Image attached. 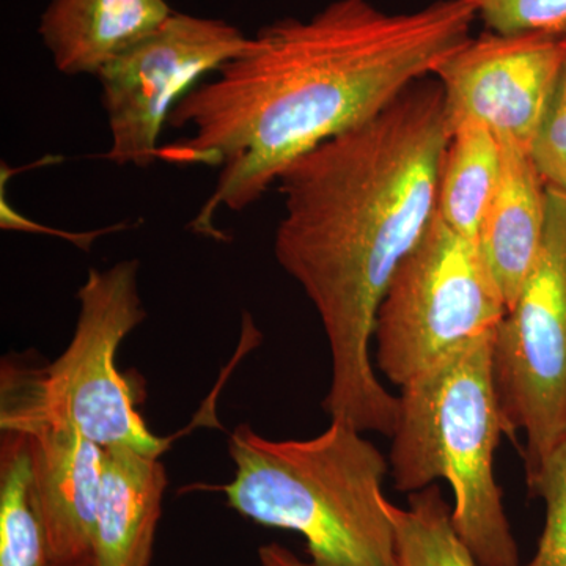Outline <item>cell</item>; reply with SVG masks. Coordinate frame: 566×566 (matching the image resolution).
Returning a JSON list of instances; mask_svg holds the SVG:
<instances>
[{
  "mask_svg": "<svg viewBox=\"0 0 566 566\" xmlns=\"http://www.w3.org/2000/svg\"><path fill=\"white\" fill-rule=\"evenodd\" d=\"M468 0L389 13L370 0H333L307 20L263 25L174 107L158 161L219 169L193 233L223 240L216 214L262 200L293 161L370 120L471 36Z\"/></svg>",
  "mask_w": 566,
  "mask_h": 566,
  "instance_id": "cell-1",
  "label": "cell"
},
{
  "mask_svg": "<svg viewBox=\"0 0 566 566\" xmlns=\"http://www.w3.org/2000/svg\"><path fill=\"white\" fill-rule=\"evenodd\" d=\"M450 134L436 77L370 120L323 142L279 175V264L303 286L331 352L323 409L363 433L392 436L398 397L376 378V314L400 264L436 218Z\"/></svg>",
  "mask_w": 566,
  "mask_h": 566,
  "instance_id": "cell-2",
  "label": "cell"
},
{
  "mask_svg": "<svg viewBox=\"0 0 566 566\" xmlns=\"http://www.w3.org/2000/svg\"><path fill=\"white\" fill-rule=\"evenodd\" d=\"M234 512L304 536L315 566H397L382 485L389 460L344 419L311 439L275 441L238 424L229 439Z\"/></svg>",
  "mask_w": 566,
  "mask_h": 566,
  "instance_id": "cell-3",
  "label": "cell"
},
{
  "mask_svg": "<svg viewBox=\"0 0 566 566\" xmlns=\"http://www.w3.org/2000/svg\"><path fill=\"white\" fill-rule=\"evenodd\" d=\"M495 331L400 387L390 475L405 494L446 480L455 499L453 524L476 565L520 566L494 475L495 449L512 438L495 386Z\"/></svg>",
  "mask_w": 566,
  "mask_h": 566,
  "instance_id": "cell-4",
  "label": "cell"
},
{
  "mask_svg": "<svg viewBox=\"0 0 566 566\" xmlns=\"http://www.w3.org/2000/svg\"><path fill=\"white\" fill-rule=\"evenodd\" d=\"M80 315L65 352L44 368L2 367L0 427L48 420L73 424L103 449L128 447L161 457L169 441L153 434L117 368V352L147 318L139 262L91 270L77 290Z\"/></svg>",
  "mask_w": 566,
  "mask_h": 566,
  "instance_id": "cell-5",
  "label": "cell"
},
{
  "mask_svg": "<svg viewBox=\"0 0 566 566\" xmlns=\"http://www.w3.org/2000/svg\"><path fill=\"white\" fill-rule=\"evenodd\" d=\"M506 303L475 241L436 216L406 256L375 322V359L403 387L461 346L497 329Z\"/></svg>",
  "mask_w": 566,
  "mask_h": 566,
  "instance_id": "cell-6",
  "label": "cell"
},
{
  "mask_svg": "<svg viewBox=\"0 0 566 566\" xmlns=\"http://www.w3.org/2000/svg\"><path fill=\"white\" fill-rule=\"evenodd\" d=\"M494 376L526 476L566 439V196L547 189L542 252L495 331Z\"/></svg>",
  "mask_w": 566,
  "mask_h": 566,
  "instance_id": "cell-7",
  "label": "cell"
},
{
  "mask_svg": "<svg viewBox=\"0 0 566 566\" xmlns=\"http://www.w3.org/2000/svg\"><path fill=\"white\" fill-rule=\"evenodd\" d=\"M249 44L251 36L230 22L174 11L104 66L96 77L112 139L106 158L139 169L158 163L159 140L174 107Z\"/></svg>",
  "mask_w": 566,
  "mask_h": 566,
  "instance_id": "cell-8",
  "label": "cell"
},
{
  "mask_svg": "<svg viewBox=\"0 0 566 566\" xmlns=\"http://www.w3.org/2000/svg\"><path fill=\"white\" fill-rule=\"evenodd\" d=\"M566 63V35L488 31L436 66L449 134L482 126L531 153Z\"/></svg>",
  "mask_w": 566,
  "mask_h": 566,
  "instance_id": "cell-9",
  "label": "cell"
},
{
  "mask_svg": "<svg viewBox=\"0 0 566 566\" xmlns=\"http://www.w3.org/2000/svg\"><path fill=\"white\" fill-rule=\"evenodd\" d=\"M2 431L31 442L33 490L52 564L92 556L104 449L73 424L25 420Z\"/></svg>",
  "mask_w": 566,
  "mask_h": 566,
  "instance_id": "cell-10",
  "label": "cell"
},
{
  "mask_svg": "<svg viewBox=\"0 0 566 566\" xmlns=\"http://www.w3.org/2000/svg\"><path fill=\"white\" fill-rule=\"evenodd\" d=\"M167 483L161 457L128 447L104 449L93 527L96 565L150 566Z\"/></svg>",
  "mask_w": 566,
  "mask_h": 566,
  "instance_id": "cell-11",
  "label": "cell"
},
{
  "mask_svg": "<svg viewBox=\"0 0 566 566\" xmlns=\"http://www.w3.org/2000/svg\"><path fill=\"white\" fill-rule=\"evenodd\" d=\"M172 13L166 0H51L39 35L62 74L98 76Z\"/></svg>",
  "mask_w": 566,
  "mask_h": 566,
  "instance_id": "cell-12",
  "label": "cell"
},
{
  "mask_svg": "<svg viewBox=\"0 0 566 566\" xmlns=\"http://www.w3.org/2000/svg\"><path fill=\"white\" fill-rule=\"evenodd\" d=\"M502 151L501 182L476 244L510 308L545 243L547 188L531 153L512 145Z\"/></svg>",
  "mask_w": 566,
  "mask_h": 566,
  "instance_id": "cell-13",
  "label": "cell"
},
{
  "mask_svg": "<svg viewBox=\"0 0 566 566\" xmlns=\"http://www.w3.org/2000/svg\"><path fill=\"white\" fill-rule=\"evenodd\" d=\"M501 142L482 126L450 134L438 182L436 216L453 232L475 241L502 177Z\"/></svg>",
  "mask_w": 566,
  "mask_h": 566,
  "instance_id": "cell-14",
  "label": "cell"
},
{
  "mask_svg": "<svg viewBox=\"0 0 566 566\" xmlns=\"http://www.w3.org/2000/svg\"><path fill=\"white\" fill-rule=\"evenodd\" d=\"M50 543L33 490L31 442L2 431L0 446V566H51Z\"/></svg>",
  "mask_w": 566,
  "mask_h": 566,
  "instance_id": "cell-15",
  "label": "cell"
},
{
  "mask_svg": "<svg viewBox=\"0 0 566 566\" xmlns=\"http://www.w3.org/2000/svg\"><path fill=\"white\" fill-rule=\"evenodd\" d=\"M408 502V509L386 502L394 526L395 565L479 566L458 535L453 509L447 504L441 486L434 483L409 494Z\"/></svg>",
  "mask_w": 566,
  "mask_h": 566,
  "instance_id": "cell-16",
  "label": "cell"
},
{
  "mask_svg": "<svg viewBox=\"0 0 566 566\" xmlns=\"http://www.w3.org/2000/svg\"><path fill=\"white\" fill-rule=\"evenodd\" d=\"M526 480L531 494L545 502L546 517L535 556L520 566H566V439Z\"/></svg>",
  "mask_w": 566,
  "mask_h": 566,
  "instance_id": "cell-17",
  "label": "cell"
},
{
  "mask_svg": "<svg viewBox=\"0 0 566 566\" xmlns=\"http://www.w3.org/2000/svg\"><path fill=\"white\" fill-rule=\"evenodd\" d=\"M490 31L566 35V0H468Z\"/></svg>",
  "mask_w": 566,
  "mask_h": 566,
  "instance_id": "cell-18",
  "label": "cell"
},
{
  "mask_svg": "<svg viewBox=\"0 0 566 566\" xmlns=\"http://www.w3.org/2000/svg\"><path fill=\"white\" fill-rule=\"evenodd\" d=\"M531 156L546 188L566 196V63Z\"/></svg>",
  "mask_w": 566,
  "mask_h": 566,
  "instance_id": "cell-19",
  "label": "cell"
},
{
  "mask_svg": "<svg viewBox=\"0 0 566 566\" xmlns=\"http://www.w3.org/2000/svg\"><path fill=\"white\" fill-rule=\"evenodd\" d=\"M259 562L260 566H315L312 562H304L289 547L279 545V543L260 546Z\"/></svg>",
  "mask_w": 566,
  "mask_h": 566,
  "instance_id": "cell-20",
  "label": "cell"
},
{
  "mask_svg": "<svg viewBox=\"0 0 566 566\" xmlns=\"http://www.w3.org/2000/svg\"><path fill=\"white\" fill-rule=\"evenodd\" d=\"M51 566H98L96 565L95 558L87 556L84 558H77V560L71 562H59V564H51Z\"/></svg>",
  "mask_w": 566,
  "mask_h": 566,
  "instance_id": "cell-21",
  "label": "cell"
}]
</instances>
